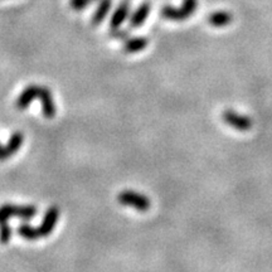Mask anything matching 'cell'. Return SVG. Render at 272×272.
<instances>
[{"instance_id": "7a4b0ae2", "label": "cell", "mask_w": 272, "mask_h": 272, "mask_svg": "<svg viewBox=\"0 0 272 272\" xmlns=\"http://www.w3.org/2000/svg\"><path fill=\"white\" fill-rule=\"evenodd\" d=\"M37 215V208L34 205H15L4 204L0 207V224L7 223L12 217H19L24 221L34 218Z\"/></svg>"}, {"instance_id": "6da1fadb", "label": "cell", "mask_w": 272, "mask_h": 272, "mask_svg": "<svg viewBox=\"0 0 272 272\" xmlns=\"http://www.w3.org/2000/svg\"><path fill=\"white\" fill-rule=\"evenodd\" d=\"M58 217H59L58 208L51 207L46 212V216H44L41 226L34 228V227L29 226L27 223H23L17 228V233L24 239H28V241H36V239L44 238V237L52 234L55 224H57Z\"/></svg>"}, {"instance_id": "9a60e30c", "label": "cell", "mask_w": 272, "mask_h": 272, "mask_svg": "<svg viewBox=\"0 0 272 272\" xmlns=\"http://www.w3.org/2000/svg\"><path fill=\"white\" fill-rule=\"evenodd\" d=\"M96 2V0H70V5L76 10V12H81L83 10L87 5H89L91 3Z\"/></svg>"}, {"instance_id": "ba28073f", "label": "cell", "mask_w": 272, "mask_h": 272, "mask_svg": "<svg viewBox=\"0 0 272 272\" xmlns=\"http://www.w3.org/2000/svg\"><path fill=\"white\" fill-rule=\"evenodd\" d=\"M129 9H130L129 0H123L121 4L117 7V9H116L115 13L112 14V17H111L110 28L115 29V28L120 27V25L125 22L126 17H128Z\"/></svg>"}, {"instance_id": "2e32d148", "label": "cell", "mask_w": 272, "mask_h": 272, "mask_svg": "<svg viewBox=\"0 0 272 272\" xmlns=\"http://www.w3.org/2000/svg\"><path fill=\"white\" fill-rule=\"evenodd\" d=\"M110 36L112 37V38H116V39H121V41H124V39L128 38L129 33L128 31H124V29H118V28H115L111 31Z\"/></svg>"}, {"instance_id": "7c38bea8", "label": "cell", "mask_w": 272, "mask_h": 272, "mask_svg": "<svg viewBox=\"0 0 272 272\" xmlns=\"http://www.w3.org/2000/svg\"><path fill=\"white\" fill-rule=\"evenodd\" d=\"M23 142H24V135H23L20 131H17V133L13 134L12 136H10L9 141H8V144L5 145V149H7V153H8V157L12 158L13 155L17 154L18 150L22 147Z\"/></svg>"}, {"instance_id": "8fae6325", "label": "cell", "mask_w": 272, "mask_h": 272, "mask_svg": "<svg viewBox=\"0 0 272 272\" xmlns=\"http://www.w3.org/2000/svg\"><path fill=\"white\" fill-rule=\"evenodd\" d=\"M112 7V0H100V4L97 7V10L95 12L94 17H92V24L99 25L104 22L105 17L107 15L109 10Z\"/></svg>"}, {"instance_id": "8992f818", "label": "cell", "mask_w": 272, "mask_h": 272, "mask_svg": "<svg viewBox=\"0 0 272 272\" xmlns=\"http://www.w3.org/2000/svg\"><path fill=\"white\" fill-rule=\"evenodd\" d=\"M38 99L42 102V111H43L44 117L52 118L55 115V105L53 100V95L47 87L39 86Z\"/></svg>"}, {"instance_id": "30bf717a", "label": "cell", "mask_w": 272, "mask_h": 272, "mask_svg": "<svg viewBox=\"0 0 272 272\" xmlns=\"http://www.w3.org/2000/svg\"><path fill=\"white\" fill-rule=\"evenodd\" d=\"M149 12H150L149 3H142V4L135 10L133 17H131L130 27H133V28L141 27V25L145 23V20H146L147 15H149Z\"/></svg>"}, {"instance_id": "3957f363", "label": "cell", "mask_w": 272, "mask_h": 272, "mask_svg": "<svg viewBox=\"0 0 272 272\" xmlns=\"http://www.w3.org/2000/svg\"><path fill=\"white\" fill-rule=\"evenodd\" d=\"M197 0H184L183 7L173 8L164 7L162 9V15L165 19L174 20V22H183L194 14L197 9Z\"/></svg>"}, {"instance_id": "5b68a950", "label": "cell", "mask_w": 272, "mask_h": 272, "mask_svg": "<svg viewBox=\"0 0 272 272\" xmlns=\"http://www.w3.org/2000/svg\"><path fill=\"white\" fill-rule=\"evenodd\" d=\"M223 120L227 125L232 126V128L239 131H248L252 128V121L250 117L245 115H238L232 110H227L223 113Z\"/></svg>"}, {"instance_id": "9c48e42d", "label": "cell", "mask_w": 272, "mask_h": 272, "mask_svg": "<svg viewBox=\"0 0 272 272\" xmlns=\"http://www.w3.org/2000/svg\"><path fill=\"white\" fill-rule=\"evenodd\" d=\"M147 38L145 37H135V38L126 39L124 44V52L125 53H137L147 47Z\"/></svg>"}, {"instance_id": "5bb4252c", "label": "cell", "mask_w": 272, "mask_h": 272, "mask_svg": "<svg viewBox=\"0 0 272 272\" xmlns=\"http://www.w3.org/2000/svg\"><path fill=\"white\" fill-rule=\"evenodd\" d=\"M13 236V229L12 227L7 223H2L0 224V244L7 245L8 242L10 241Z\"/></svg>"}, {"instance_id": "52a82bcc", "label": "cell", "mask_w": 272, "mask_h": 272, "mask_svg": "<svg viewBox=\"0 0 272 272\" xmlns=\"http://www.w3.org/2000/svg\"><path fill=\"white\" fill-rule=\"evenodd\" d=\"M38 94L39 86H37V84H31V86L25 87L24 91L19 95V97L15 101V107L20 111L25 110L33 102V100L38 97Z\"/></svg>"}, {"instance_id": "e0dca14e", "label": "cell", "mask_w": 272, "mask_h": 272, "mask_svg": "<svg viewBox=\"0 0 272 272\" xmlns=\"http://www.w3.org/2000/svg\"><path fill=\"white\" fill-rule=\"evenodd\" d=\"M8 153H7V149H5V146H3V145H0V162H4V160L8 159Z\"/></svg>"}, {"instance_id": "4fadbf2b", "label": "cell", "mask_w": 272, "mask_h": 272, "mask_svg": "<svg viewBox=\"0 0 272 272\" xmlns=\"http://www.w3.org/2000/svg\"><path fill=\"white\" fill-rule=\"evenodd\" d=\"M231 22L232 15L227 12L213 13V14H210L209 17H208V23H209L210 25H213V27L217 28L226 27V25H228Z\"/></svg>"}, {"instance_id": "277c9868", "label": "cell", "mask_w": 272, "mask_h": 272, "mask_svg": "<svg viewBox=\"0 0 272 272\" xmlns=\"http://www.w3.org/2000/svg\"><path fill=\"white\" fill-rule=\"evenodd\" d=\"M117 200L120 204L128 205V207H133L140 212H146L149 210L150 203L149 198L144 194H140L134 191H124L117 195Z\"/></svg>"}]
</instances>
